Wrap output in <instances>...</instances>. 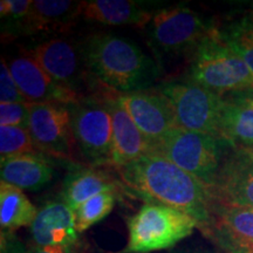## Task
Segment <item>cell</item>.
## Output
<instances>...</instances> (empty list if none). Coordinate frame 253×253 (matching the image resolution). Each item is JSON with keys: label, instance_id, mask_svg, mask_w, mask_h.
Segmentation results:
<instances>
[{"label": "cell", "instance_id": "18", "mask_svg": "<svg viewBox=\"0 0 253 253\" xmlns=\"http://www.w3.org/2000/svg\"><path fill=\"white\" fill-rule=\"evenodd\" d=\"M80 19V1L36 0L17 31L23 34L63 33Z\"/></svg>", "mask_w": 253, "mask_h": 253}, {"label": "cell", "instance_id": "27", "mask_svg": "<svg viewBox=\"0 0 253 253\" xmlns=\"http://www.w3.org/2000/svg\"><path fill=\"white\" fill-rule=\"evenodd\" d=\"M27 102L12 77L7 62L4 59L0 63V103Z\"/></svg>", "mask_w": 253, "mask_h": 253}, {"label": "cell", "instance_id": "31", "mask_svg": "<svg viewBox=\"0 0 253 253\" xmlns=\"http://www.w3.org/2000/svg\"><path fill=\"white\" fill-rule=\"evenodd\" d=\"M252 253H253V251H252Z\"/></svg>", "mask_w": 253, "mask_h": 253}, {"label": "cell", "instance_id": "8", "mask_svg": "<svg viewBox=\"0 0 253 253\" xmlns=\"http://www.w3.org/2000/svg\"><path fill=\"white\" fill-rule=\"evenodd\" d=\"M171 104L177 128L219 137L225 99L191 81H170L156 87ZM220 138V137H219Z\"/></svg>", "mask_w": 253, "mask_h": 253}, {"label": "cell", "instance_id": "17", "mask_svg": "<svg viewBox=\"0 0 253 253\" xmlns=\"http://www.w3.org/2000/svg\"><path fill=\"white\" fill-rule=\"evenodd\" d=\"M157 11V9H156ZM156 11L144 1L87 0L80 1V18L106 26L145 27Z\"/></svg>", "mask_w": 253, "mask_h": 253}, {"label": "cell", "instance_id": "25", "mask_svg": "<svg viewBox=\"0 0 253 253\" xmlns=\"http://www.w3.org/2000/svg\"><path fill=\"white\" fill-rule=\"evenodd\" d=\"M28 154H41L37 149L27 128L0 126V157L1 161Z\"/></svg>", "mask_w": 253, "mask_h": 253}, {"label": "cell", "instance_id": "22", "mask_svg": "<svg viewBox=\"0 0 253 253\" xmlns=\"http://www.w3.org/2000/svg\"><path fill=\"white\" fill-rule=\"evenodd\" d=\"M38 213L21 189L0 183V225L2 231H14L19 227L31 226Z\"/></svg>", "mask_w": 253, "mask_h": 253}, {"label": "cell", "instance_id": "29", "mask_svg": "<svg viewBox=\"0 0 253 253\" xmlns=\"http://www.w3.org/2000/svg\"><path fill=\"white\" fill-rule=\"evenodd\" d=\"M230 100L236 101V102H239L243 104H246V106L253 108V89L243 91V93L231 95Z\"/></svg>", "mask_w": 253, "mask_h": 253}, {"label": "cell", "instance_id": "20", "mask_svg": "<svg viewBox=\"0 0 253 253\" xmlns=\"http://www.w3.org/2000/svg\"><path fill=\"white\" fill-rule=\"evenodd\" d=\"M54 170L43 154H28L1 161V181L21 190H39L52 181Z\"/></svg>", "mask_w": 253, "mask_h": 253}, {"label": "cell", "instance_id": "23", "mask_svg": "<svg viewBox=\"0 0 253 253\" xmlns=\"http://www.w3.org/2000/svg\"><path fill=\"white\" fill-rule=\"evenodd\" d=\"M217 32L220 39L244 60L253 74V11L225 24H217Z\"/></svg>", "mask_w": 253, "mask_h": 253}, {"label": "cell", "instance_id": "4", "mask_svg": "<svg viewBox=\"0 0 253 253\" xmlns=\"http://www.w3.org/2000/svg\"><path fill=\"white\" fill-rule=\"evenodd\" d=\"M226 147L230 145L214 135L173 128L154 142L151 153L167 158L211 188L227 154Z\"/></svg>", "mask_w": 253, "mask_h": 253}, {"label": "cell", "instance_id": "14", "mask_svg": "<svg viewBox=\"0 0 253 253\" xmlns=\"http://www.w3.org/2000/svg\"><path fill=\"white\" fill-rule=\"evenodd\" d=\"M119 101L142 134L153 143L166 132L177 128L171 104L156 89L119 94Z\"/></svg>", "mask_w": 253, "mask_h": 253}, {"label": "cell", "instance_id": "7", "mask_svg": "<svg viewBox=\"0 0 253 253\" xmlns=\"http://www.w3.org/2000/svg\"><path fill=\"white\" fill-rule=\"evenodd\" d=\"M216 27L217 24L207 20L194 9L173 6L157 9L145 30L157 54L178 56L191 55Z\"/></svg>", "mask_w": 253, "mask_h": 253}, {"label": "cell", "instance_id": "28", "mask_svg": "<svg viewBox=\"0 0 253 253\" xmlns=\"http://www.w3.org/2000/svg\"><path fill=\"white\" fill-rule=\"evenodd\" d=\"M32 0H1L0 2V17L2 20L12 23L18 28L30 13Z\"/></svg>", "mask_w": 253, "mask_h": 253}, {"label": "cell", "instance_id": "32", "mask_svg": "<svg viewBox=\"0 0 253 253\" xmlns=\"http://www.w3.org/2000/svg\"><path fill=\"white\" fill-rule=\"evenodd\" d=\"M188 253H190V252H188Z\"/></svg>", "mask_w": 253, "mask_h": 253}, {"label": "cell", "instance_id": "1", "mask_svg": "<svg viewBox=\"0 0 253 253\" xmlns=\"http://www.w3.org/2000/svg\"><path fill=\"white\" fill-rule=\"evenodd\" d=\"M123 191L147 203L167 205L194 217L205 231L211 220L210 188L164 158L149 153L116 169Z\"/></svg>", "mask_w": 253, "mask_h": 253}, {"label": "cell", "instance_id": "26", "mask_svg": "<svg viewBox=\"0 0 253 253\" xmlns=\"http://www.w3.org/2000/svg\"><path fill=\"white\" fill-rule=\"evenodd\" d=\"M31 104L30 102L0 103V126L27 128Z\"/></svg>", "mask_w": 253, "mask_h": 253}, {"label": "cell", "instance_id": "30", "mask_svg": "<svg viewBox=\"0 0 253 253\" xmlns=\"http://www.w3.org/2000/svg\"><path fill=\"white\" fill-rule=\"evenodd\" d=\"M24 253H80V252H75V251H71V250H66V249H59V248H33L27 250L26 252Z\"/></svg>", "mask_w": 253, "mask_h": 253}, {"label": "cell", "instance_id": "12", "mask_svg": "<svg viewBox=\"0 0 253 253\" xmlns=\"http://www.w3.org/2000/svg\"><path fill=\"white\" fill-rule=\"evenodd\" d=\"M36 248H59L82 251L81 233L78 232L75 213L65 202L50 201L38 209L30 226Z\"/></svg>", "mask_w": 253, "mask_h": 253}, {"label": "cell", "instance_id": "24", "mask_svg": "<svg viewBox=\"0 0 253 253\" xmlns=\"http://www.w3.org/2000/svg\"><path fill=\"white\" fill-rule=\"evenodd\" d=\"M118 194L115 191H104L82 203L74 211L78 232L84 233L108 216L115 207Z\"/></svg>", "mask_w": 253, "mask_h": 253}, {"label": "cell", "instance_id": "11", "mask_svg": "<svg viewBox=\"0 0 253 253\" xmlns=\"http://www.w3.org/2000/svg\"><path fill=\"white\" fill-rule=\"evenodd\" d=\"M205 236L225 253H252L253 208L212 201Z\"/></svg>", "mask_w": 253, "mask_h": 253}, {"label": "cell", "instance_id": "5", "mask_svg": "<svg viewBox=\"0 0 253 253\" xmlns=\"http://www.w3.org/2000/svg\"><path fill=\"white\" fill-rule=\"evenodd\" d=\"M198 227L190 214L167 205L145 203L128 220L126 253H149L173 248Z\"/></svg>", "mask_w": 253, "mask_h": 253}, {"label": "cell", "instance_id": "9", "mask_svg": "<svg viewBox=\"0 0 253 253\" xmlns=\"http://www.w3.org/2000/svg\"><path fill=\"white\" fill-rule=\"evenodd\" d=\"M30 53L53 80L81 97L87 96L84 90L96 82L84 62L81 43L55 38L39 43Z\"/></svg>", "mask_w": 253, "mask_h": 253}, {"label": "cell", "instance_id": "15", "mask_svg": "<svg viewBox=\"0 0 253 253\" xmlns=\"http://www.w3.org/2000/svg\"><path fill=\"white\" fill-rule=\"evenodd\" d=\"M210 191L212 201L253 208V154L229 151Z\"/></svg>", "mask_w": 253, "mask_h": 253}, {"label": "cell", "instance_id": "3", "mask_svg": "<svg viewBox=\"0 0 253 253\" xmlns=\"http://www.w3.org/2000/svg\"><path fill=\"white\" fill-rule=\"evenodd\" d=\"M189 75V81L220 96L253 89L252 72L220 39L217 27L190 55Z\"/></svg>", "mask_w": 253, "mask_h": 253}, {"label": "cell", "instance_id": "2", "mask_svg": "<svg viewBox=\"0 0 253 253\" xmlns=\"http://www.w3.org/2000/svg\"><path fill=\"white\" fill-rule=\"evenodd\" d=\"M82 54L94 80L118 94L147 90L160 69L140 47L125 38L99 32L81 42Z\"/></svg>", "mask_w": 253, "mask_h": 253}, {"label": "cell", "instance_id": "21", "mask_svg": "<svg viewBox=\"0 0 253 253\" xmlns=\"http://www.w3.org/2000/svg\"><path fill=\"white\" fill-rule=\"evenodd\" d=\"M219 137L232 149L253 154V108L230 99L225 100Z\"/></svg>", "mask_w": 253, "mask_h": 253}, {"label": "cell", "instance_id": "10", "mask_svg": "<svg viewBox=\"0 0 253 253\" xmlns=\"http://www.w3.org/2000/svg\"><path fill=\"white\" fill-rule=\"evenodd\" d=\"M27 129L41 154L74 160L77 145L68 106L59 103H32Z\"/></svg>", "mask_w": 253, "mask_h": 253}, {"label": "cell", "instance_id": "16", "mask_svg": "<svg viewBox=\"0 0 253 253\" xmlns=\"http://www.w3.org/2000/svg\"><path fill=\"white\" fill-rule=\"evenodd\" d=\"M108 106L112 114L113 140L110 167L118 169L151 153L153 142L145 137L119 101V94L109 91Z\"/></svg>", "mask_w": 253, "mask_h": 253}, {"label": "cell", "instance_id": "19", "mask_svg": "<svg viewBox=\"0 0 253 253\" xmlns=\"http://www.w3.org/2000/svg\"><path fill=\"white\" fill-rule=\"evenodd\" d=\"M104 191H122L118 179L99 168H80L69 172L63 183L62 201L75 211L82 203Z\"/></svg>", "mask_w": 253, "mask_h": 253}, {"label": "cell", "instance_id": "6", "mask_svg": "<svg viewBox=\"0 0 253 253\" xmlns=\"http://www.w3.org/2000/svg\"><path fill=\"white\" fill-rule=\"evenodd\" d=\"M109 91L87 95L68 106L77 151L90 168L110 167L113 125Z\"/></svg>", "mask_w": 253, "mask_h": 253}, {"label": "cell", "instance_id": "13", "mask_svg": "<svg viewBox=\"0 0 253 253\" xmlns=\"http://www.w3.org/2000/svg\"><path fill=\"white\" fill-rule=\"evenodd\" d=\"M7 65L12 77L27 102L71 106L82 99L78 93L53 80L41 68L31 53L13 58L7 62Z\"/></svg>", "mask_w": 253, "mask_h": 253}]
</instances>
